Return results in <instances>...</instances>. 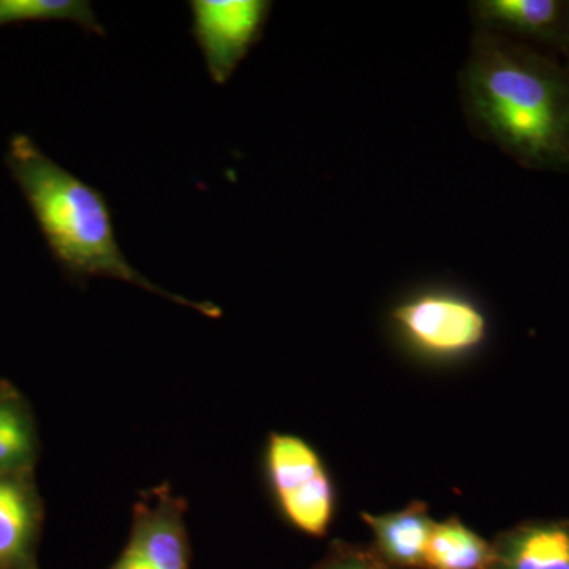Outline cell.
I'll use <instances>...</instances> for the list:
<instances>
[{
  "instance_id": "1",
  "label": "cell",
  "mask_w": 569,
  "mask_h": 569,
  "mask_svg": "<svg viewBox=\"0 0 569 569\" xmlns=\"http://www.w3.org/2000/svg\"><path fill=\"white\" fill-rule=\"evenodd\" d=\"M458 81L479 140L527 170L569 174V70L560 58L473 31Z\"/></svg>"
},
{
  "instance_id": "2",
  "label": "cell",
  "mask_w": 569,
  "mask_h": 569,
  "mask_svg": "<svg viewBox=\"0 0 569 569\" xmlns=\"http://www.w3.org/2000/svg\"><path fill=\"white\" fill-rule=\"evenodd\" d=\"M7 164L31 206L52 257L71 279L121 280L190 307L201 316L222 317V309L212 302L190 301L170 293L133 268L116 238L107 194L44 156L31 138H11Z\"/></svg>"
},
{
  "instance_id": "3",
  "label": "cell",
  "mask_w": 569,
  "mask_h": 569,
  "mask_svg": "<svg viewBox=\"0 0 569 569\" xmlns=\"http://www.w3.org/2000/svg\"><path fill=\"white\" fill-rule=\"evenodd\" d=\"M266 467L287 519L310 537H323L335 511V496L316 449L301 438L274 433L266 449Z\"/></svg>"
},
{
  "instance_id": "4",
  "label": "cell",
  "mask_w": 569,
  "mask_h": 569,
  "mask_svg": "<svg viewBox=\"0 0 569 569\" xmlns=\"http://www.w3.org/2000/svg\"><path fill=\"white\" fill-rule=\"evenodd\" d=\"M190 33L203 52L216 84H227L254 44L263 39L271 17L269 0H192Z\"/></svg>"
},
{
  "instance_id": "5",
  "label": "cell",
  "mask_w": 569,
  "mask_h": 569,
  "mask_svg": "<svg viewBox=\"0 0 569 569\" xmlns=\"http://www.w3.org/2000/svg\"><path fill=\"white\" fill-rule=\"evenodd\" d=\"M392 320L415 347L432 355L466 353L488 336L481 310L452 295L418 296L397 306Z\"/></svg>"
},
{
  "instance_id": "6",
  "label": "cell",
  "mask_w": 569,
  "mask_h": 569,
  "mask_svg": "<svg viewBox=\"0 0 569 569\" xmlns=\"http://www.w3.org/2000/svg\"><path fill=\"white\" fill-rule=\"evenodd\" d=\"M473 31L557 56L569 36V0H471Z\"/></svg>"
},
{
  "instance_id": "7",
  "label": "cell",
  "mask_w": 569,
  "mask_h": 569,
  "mask_svg": "<svg viewBox=\"0 0 569 569\" xmlns=\"http://www.w3.org/2000/svg\"><path fill=\"white\" fill-rule=\"evenodd\" d=\"M183 505L162 492L142 501L121 556L110 569H190Z\"/></svg>"
},
{
  "instance_id": "8",
  "label": "cell",
  "mask_w": 569,
  "mask_h": 569,
  "mask_svg": "<svg viewBox=\"0 0 569 569\" xmlns=\"http://www.w3.org/2000/svg\"><path fill=\"white\" fill-rule=\"evenodd\" d=\"M492 569H569V523L531 522L498 542Z\"/></svg>"
},
{
  "instance_id": "9",
  "label": "cell",
  "mask_w": 569,
  "mask_h": 569,
  "mask_svg": "<svg viewBox=\"0 0 569 569\" xmlns=\"http://www.w3.org/2000/svg\"><path fill=\"white\" fill-rule=\"evenodd\" d=\"M36 537L31 493L18 479L0 477V569H39Z\"/></svg>"
},
{
  "instance_id": "10",
  "label": "cell",
  "mask_w": 569,
  "mask_h": 569,
  "mask_svg": "<svg viewBox=\"0 0 569 569\" xmlns=\"http://www.w3.org/2000/svg\"><path fill=\"white\" fill-rule=\"evenodd\" d=\"M365 519L376 533L381 552L392 563L403 567L425 565L427 545L436 527L426 512L415 508L387 516L366 515Z\"/></svg>"
},
{
  "instance_id": "11",
  "label": "cell",
  "mask_w": 569,
  "mask_h": 569,
  "mask_svg": "<svg viewBox=\"0 0 569 569\" xmlns=\"http://www.w3.org/2000/svg\"><path fill=\"white\" fill-rule=\"evenodd\" d=\"M493 548L459 522L436 523L427 545L426 567L430 569L492 568Z\"/></svg>"
},
{
  "instance_id": "12",
  "label": "cell",
  "mask_w": 569,
  "mask_h": 569,
  "mask_svg": "<svg viewBox=\"0 0 569 569\" xmlns=\"http://www.w3.org/2000/svg\"><path fill=\"white\" fill-rule=\"evenodd\" d=\"M31 21H70L84 31L104 36L92 3L86 0H0V28Z\"/></svg>"
},
{
  "instance_id": "13",
  "label": "cell",
  "mask_w": 569,
  "mask_h": 569,
  "mask_svg": "<svg viewBox=\"0 0 569 569\" xmlns=\"http://www.w3.org/2000/svg\"><path fill=\"white\" fill-rule=\"evenodd\" d=\"M33 436L28 418L11 400H0V471L31 458Z\"/></svg>"
},
{
  "instance_id": "14",
  "label": "cell",
  "mask_w": 569,
  "mask_h": 569,
  "mask_svg": "<svg viewBox=\"0 0 569 569\" xmlns=\"http://www.w3.org/2000/svg\"><path fill=\"white\" fill-rule=\"evenodd\" d=\"M318 569H380L376 565L370 563L365 559H358V557H340L325 563L323 567Z\"/></svg>"
},
{
  "instance_id": "15",
  "label": "cell",
  "mask_w": 569,
  "mask_h": 569,
  "mask_svg": "<svg viewBox=\"0 0 569 569\" xmlns=\"http://www.w3.org/2000/svg\"><path fill=\"white\" fill-rule=\"evenodd\" d=\"M560 59L561 62L565 63V67H567V69L569 70V36L567 43H565L563 51H561Z\"/></svg>"
}]
</instances>
